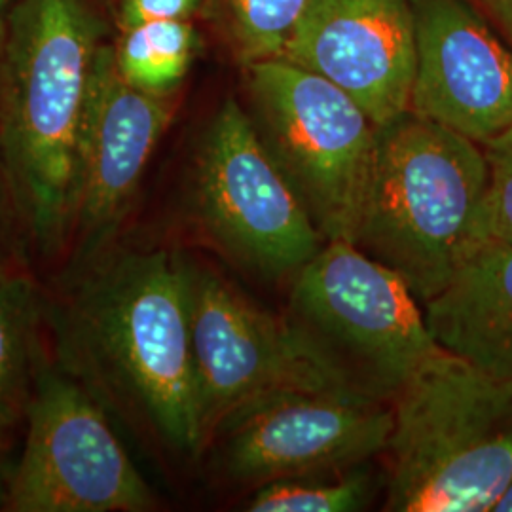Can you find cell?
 I'll list each match as a JSON object with an SVG mask.
<instances>
[{"mask_svg":"<svg viewBox=\"0 0 512 512\" xmlns=\"http://www.w3.org/2000/svg\"><path fill=\"white\" fill-rule=\"evenodd\" d=\"M285 317L342 384L389 403L439 348L403 277L348 241L294 274Z\"/></svg>","mask_w":512,"mask_h":512,"instance_id":"obj_5","label":"cell"},{"mask_svg":"<svg viewBox=\"0 0 512 512\" xmlns=\"http://www.w3.org/2000/svg\"><path fill=\"white\" fill-rule=\"evenodd\" d=\"M167 95L135 88L99 44L74 150L71 272L109 249L169 120Z\"/></svg>","mask_w":512,"mask_h":512,"instance_id":"obj_11","label":"cell"},{"mask_svg":"<svg viewBox=\"0 0 512 512\" xmlns=\"http://www.w3.org/2000/svg\"><path fill=\"white\" fill-rule=\"evenodd\" d=\"M44 298L18 266H0V431L25 414L38 357Z\"/></svg>","mask_w":512,"mask_h":512,"instance_id":"obj_15","label":"cell"},{"mask_svg":"<svg viewBox=\"0 0 512 512\" xmlns=\"http://www.w3.org/2000/svg\"><path fill=\"white\" fill-rule=\"evenodd\" d=\"M8 473H10V469L6 467L4 454H2V444H0V509H2V503H4V494H6V482H8Z\"/></svg>","mask_w":512,"mask_h":512,"instance_id":"obj_24","label":"cell"},{"mask_svg":"<svg viewBox=\"0 0 512 512\" xmlns=\"http://www.w3.org/2000/svg\"><path fill=\"white\" fill-rule=\"evenodd\" d=\"M2 38H4V29H0V61H2Z\"/></svg>","mask_w":512,"mask_h":512,"instance_id":"obj_26","label":"cell"},{"mask_svg":"<svg viewBox=\"0 0 512 512\" xmlns=\"http://www.w3.org/2000/svg\"><path fill=\"white\" fill-rule=\"evenodd\" d=\"M423 315L437 346L512 382V245L476 243Z\"/></svg>","mask_w":512,"mask_h":512,"instance_id":"obj_14","label":"cell"},{"mask_svg":"<svg viewBox=\"0 0 512 512\" xmlns=\"http://www.w3.org/2000/svg\"><path fill=\"white\" fill-rule=\"evenodd\" d=\"M492 511L512 512V482L509 484V488L503 492V495L497 499V503H495Z\"/></svg>","mask_w":512,"mask_h":512,"instance_id":"obj_23","label":"cell"},{"mask_svg":"<svg viewBox=\"0 0 512 512\" xmlns=\"http://www.w3.org/2000/svg\"><path fill=\"white\" fill-rule=\"evenodd\" d=\"M279 59L327 78L382 126L410 109V0H311Z\"/></svg>","mask_w":512,"mask_h":512,"instance_id":"obj_13","label":"cell"},{"mask_svg":"<svg viewBox=\"0 0 512 512\" xmlns=\"http://www.w3.org/2000/svg\"><path fill=\"white\" fill-rule=\"evenodd\" d=\"M192 203L207 238L256 274L294 275L325 245L232 97L203 135Z\"/></svg>","mask_w":512,"mask_h":512,"instance_id":"obj_8","label":"cell"},{"mask_svg":"<svg viewBox=\"0 0 512 512\" xmlns=\"http://www.w3.org/2000/svg\"><path fill=\"white\" fill-rule=\"evenodd\" d=\"M376 492L374 478L361 465L336 480L315 475L283 478L262 484L247 511L253 512H348L366 507Z\"/></svg>","mask_w":512,"mask_h":512,"instance_id":"obj_17","label":"cell"},{"mask_svg":"<svg viewBox=\"0 0 512 512\" xmlns=\"http://www.w3.org/2000/svg\"><path fill=\"white\" fill-rule=\"evenodd\" d=\"M482 148L490 167V184L476 224V243L512 245V128Z\"/></svg>","mask_w":512,"mask_h":512,"instance_id":"obj_19","label":"cell"},{"mask_svg":"<svg viewBox=\"0 0 512 512\" xmlns=\"http://www.w3.org/2000/svg\"><path fill=\"white\" fill-rule=\"evenodd\" d=\"M391 404L385 511H492L512 482V382L439 346Z\"/></svg>","mask_w":512,"mask_h":512,"instance_id":"obj_4","label":"cell"},{"mask_svg":"<svg viewBox=\"0 0 512 512\" xmlns=\"http://www.w3.org/2000/svg\"><path fill=\"white\" fill-rule=\"evenodd\" d=\"M476 6L494 19L512 46V0H473Z\"/></svg>","mask_w":512,"mask_h":512,"instance_id":"obj_22","label":"cell"},{"mask_svg":"<svg viewBox=\"0 0 512 512\" xmlns=\"http://www.w3.org/2000/svg\"><path fill=\"white\" fill-rule=\"evenodd\" d=\"M202 0H124L120 21L122 27H137L148 21L186 19L196 12Z\"/></svg>","mask_w":512,"mask_h":512,"instance_id":"obj_21","label":"cell"},{"mask_svg":"<svg viewBox=\"0 0 512 512\" xmlns=\"http://www.w3.org/2000/svg\"><path fill=\"white\" fill-rule=\"evenodd\" d=\"M488 184L482 145L404 110L376 129L355 247L401 275L423 308L473 251Z\"/></svg>","mask_w":512,"mask_h":512,"instance_id":"obj_3","label":"cell"},{"mask_svg":"<svg viewBox=\"0 0 512 512\" xmlns=\"http://www.w3.org/2000/svg\"><path fill=\"white\" fill-rule=\"evenodd\" d=\"M393 404L348 389H285L220 425V465L249 484L344 471L387 452Z\"/></svg>","mask_w":512,"mask_h":512,"instance_id":"obj_10","label":"cell"},{"mask_svg":"<svg viewBox=\"0 0 512 512\" xmlns=\"http://www.w3.org/2000/svg\"><path fill=\"white\" fill-rule=\"evenodd\" d=\"M410 110L486 145L512 128V46L473 0H410Z\"/></svg>","mask_w":512,"mask_h":512,"instance_id":"obj_12","label":"cell"},{"mask_svg":"<svg viewBox=\"0 0 512 512\" xmlns=\"http://www.w3.org/2000/svg\"><path fill=\"white\" fill-rule=\"evenodd\" d=\"M29 249L0 150V266H18Z\"/></svg>","mask_w":512,"mask_h":512,"instance_id":"obj_20","label":"cell"},{"mask_svg":"<svg viewBox=\"0 0 512 512\" xmlns=\"http://www.w3.org/2000/svg\"><path fill=\"white\" fill-rule=\"evenodd\" d=\"M101 25L84 0H19L4 21L0 150L27 245L73 236L74 150Z\"/></svg>","mask_w":512,"mask_h":512,"instance_id":"obj_2","label":"cell"},{"mask_svg":"<svg viewBox=\"0 0 512 512\" xmlns=\"http://www.w3.org/2000/svg\"><path fill=\"white\" fill-rule=\"evenodd\" d=\"M18 2L19 0H0V29H4V21Z\"/></svg>","mask_w":512,"mask_h":512,"instance_id":"obj_25","label":"cell"},{"mask_svg":"<svg viewBox=\"0 0 512 512\" xmlns=\"http://www.w3.org/2000/svg\"><path fill=\"white\" fill-rule=\"evenodd\" d=\"M249 118L313 226L355 245L378 126L327 78L281 59L247 65Z\"/></svg>","mask_w":512,"mask_h":512,"instance_id":"obj_6","label":"cell"},{"mask_svg":"<svg viewBox=\"0 0 512 512\" xmlns=\"http://www.w3.org/2000/svg\"><path fill=\"white\" fill-rule=\"evenodd\" d=\"M184 272L205 444L241 408L277 391H351L287 317L260 310L207 268L184 262Z\"/></svg>","mask_w":512,"mask_h":512,"instance_id":"obj_9","label":"cell"},{"mask_svg":"<svg viewBox=\"0 0 512 512\" xmlns=\"http://www.w3.org/2000/svg\"><path fill=\"white\" fill-rule=\"evenodd\" d=\"M44 306L52 363L107 414L198 456L205 446L184 262L110 245Z\"/></svg>","mask_w":512,"mask_h":512,"instance_id":"obj_1","label":"cell"},{"mask_svg":"<svg viewBox=\"0 0 512 512\" xmlns=\"http://www.w3.org/2000/svg\"><path fill=\"white\" fill-rule=\"evenodd\" d=\"M27 439L10 469L2 511L143 512L156 499L101 404L38 357L25 408Z\"/></svg>","mask_w":512,"mask_h":512,"instance_id":"obj_7","label":"cell"},{"mask_svg":"<svg viewBox=\"0 0 512 512\" xmlns=\"http://www.w3.org/2000/svg\"><path fill=\"white\" fill-rule=\"evenodd\" d=\"M311 0H226L245 65L279 59Z\"/></svg>","mask_w":512,"mask_h":512,"instance_id":"obj_18","label":"cell"},{"mask_svg":"<svg viewBox=\"0 0 512 512\" xmlns=\"http://www.w3.org/2000/svg\"><path fill=\"white\" fill-rule=\"evenodd\" d=\"M196 48L194 27L186 19H173L129 27L114 52L118 69L129 84L167 95L188 73Z\"/></svg>","mask_w":512,"mask_h":512,"instance_id":"obj_16","label":"cell"}]
</instances>
